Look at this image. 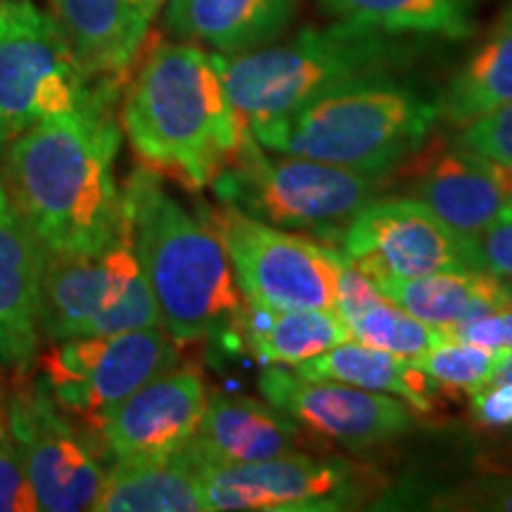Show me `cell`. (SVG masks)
<instances>
[{"label": "cell", "mask_w": 512, "mask_h": 512, "mask_svg": "<svg viewBox=\"0 0 512 512\" xmlns=\"http://www.w3.org/2000/svg\"><path fill=\"white\" fill-rule=\"evenodd\" d=\"M112 105L36 121L0 152V185L46 254H88L128 233L114 181Z\"/></svg>", "instance_id": "6da1fadb"}, {"label": "cell", "mask_w": 512, "mask_h": 512, "mask_svg": "<svg viewBox=\"0 0 512 512\" xmlns=\"http://www.w3.org/2000/svg\"><path fill=\"white\" fill-rule=\"evenodd\" d=\"M121 126L147 169L200 190L238 155L242 128L216 53L159 41L128 74Z\"/></svg>", "instance_id": "7a4b0ae2"}, {"label": "cell", "mask_w": 512, "mask_h": 512, "mask_svg": "<svg viewBox=\"0 0 512 512\" xmlns=\"http://www.w3.org/2000/svg\"><path fill=\"white\" fill-rule=\"evenodd\" d=\"M128 235L162 318L178 344L240 337L245 313L226 247L214 228L176 200L162 176L138 169L124 190Z\"/></svg>", "instance_id": "3957f363"}, {"label": "cell", "mask_w": 512, "mask_h": 512, "mask_svg": "<svg viewBox=\"0 0 512 512\" xmlns=\"http://www.w3.org/2000/svg\"><path fill=\"white\" fill-rule=\"evenodd\" d=\"M439 105L396 74L358 79L318 95L283 117L247 126L278 155L392 174L425 145Z\"/></svg>", "instance_id": "277c9868"}, {"label": "cell", "mask_w": 512, "mask_h": 512, "mask_svg": "<svg viewBox=\"0 0 512 512\" xmlns=\"http://www.w3.org/2000/svg\"><path fill=\"white\" fill-rule=\"evenodd\" d=\"M216 57L230 105L247 128L299 110L344 83L399 74L411 60V46L396 34L337 19L283 43Z\"/></svg>", "instance_id": "5b68a950"}, {"label": "cell", "mask_w": 512, "mask_h": 512, "mask_svg": "<svg viewBox=\"0 0 512 512\" xmlns=\"http://www.w3.org/2000/svg\"><path fill=\"white\" fill-rule=\"evenodd\" d=\"M387 176L292 155L271 157L245 128L238 155L211 188L221 204L268 226L342 242L358 211L377 200Z\"/></svg>", "instance_id": "8992f818"}, {"label": "cell", "mask_w": 512, "mask_h": 512, "mask_svg": "<svg viewBox=\"0 0 512 512\" xmlns=\"http://www.w3.org/2000/svg\"><path fill=\"white\" fill-rule=\"evenodd\" d=\"M119 86L91 81L50 12L0 0V152L36 121L114 105Z\"/></svg>", "instance_id": "52a82bcc"}, {"label": "cell", "mask_w": 512, "mask_h": 512, "mask_svg": "<svg viewBox=\"0 0 512 512\" xmlns=\"http://www.w3.org/2000/svg\"><path fill=\"white\" fill-rule=\"evenodd\" d=\"M202 216L226 247L245 302L275 311H335L344 261L339 249L268 226L228 204L202 207Z\"/></svg>", "instance_id": "ba28073f"}, {"label": "cell", "mask_w": 512, "mask_h": 512, "mask_svg": "<svg viewBox=\"0 0 512 512\" xmlns=\"http://www.w3.org/2000/svg\"><path fill=\"white\" fill-rule=\"evenodd\" d=\"M38 356L46 387L62 411L98 430L102 415L152 377L176 368L178 342L164 328L72 337Z\"/></svg>", "instance_id": "9c48e42d"}, {"label": "cell", "mask_w": 512, "mask_h": 512, "mask_svg": "<svg viewBox=\"0 0 512 512\" xmlns=\"http://www.w3.org/2000/svg\"><path fill=\"white\" fill-rule=\"evenodd\" d=\"M204 508L335 512L366 503L375 479L344 458H313L309 453L247 465H197Z\"/></svg>", "instance_id": "30bf717a"}, {"label": "cell", "mask_w": 512, "mask_h": 512, "mask_svg": "<svg viewBox=\"0 0 512 512\" xmlns=\"http://www.w3.org/2000/svg\"><path fill=\"white\" fill-rule=\"evenodd\" d=\"M5 411L38 508L48 512L93 510L107 472L93 448L64 418L46 382L17 387Z\"/></svg>", "instance_id": "8fae6325"}, {"label": "cell", "mask_w": 512, "mask_h": 512, "mask_svg": "<svg viewBox=\"0 0 512 512\" xmlns=\"http://www.w3.org/2000/svg\"><path fill=\"white\" fill-rule=\"evenodd\" d=\"M344 259L373 283L477 268L470 238L418 200H375L349 223ZM479 271V268H477Z\"/></svg>", "instance_id": "7c38bea8"}, {"label": "cell", "mask_w": 512, "mask_h": 512, "mask_svg": "<svg viewBox=\"0 0 512 512\" xmlns=\"http://www.w3.org/2000/svg\"><path fill=\"white\" fill-rule=\"evenodd\" d=\"M259 392L313 437L351 451L387 444L415 425L411 406L392 394L335 380H306L285 366H268L259 377Z\"/></svg>", "instance_id": "4fadbf2b"}, {"label": "cell", "mask_w": 512, "mask_h": 512, "mask_svg": "<svg viewBox=\"0 0 512 512\" xmlns=\"http://www.w3.org/2000/svg\"><path fill=\"white\" fill-rule=\"evenodd\" d=\"M207 401L200 370L176 366L112 406L98 432L117 460L174 456L195 437Z\"/></svg>", "instance_id": "5bb4252c"}, {"label": "cell", "mask_w": 512, "mask_h": 512, "mask_svg": "<svg viewBox=\"0 0 512 512\" xmlns=\"http://www.w3.org/2000/svg\"><path fill=\"white\" fill-rule=\"evenodd\" d=\"M143 273L131 235L88 254H46L41 275V335L50 342L88 337Z\"/></svg>", "instance_id": "9a60e30c"}, {"label": "cell", "mask_w": 512, "mask_h": 512, "mask_svg": "<svg viewBox=\"0 0 512 512\" xmlns=\"http://www.w3.org/2000/svg\"><path fill=\"white\" fill-rule=\"evenodd\" d=\"M411 171L413 200L425 204L448 228L472 238L508 207L510 166L496 164L458 143L418 150Z\"/></svg>", "instance_id": "2e32d148"}, {"label": "cell", "mask_w": 512, "mask_h": 512, "mask_svg": "<svg viewBox=\"0 0 512 512\" xmlns=\"http://www.w3.org/2000/svg\"><path fill=\"white\" fill-rule=\"evenodd\" d=\"M41 242L0 185V366L27 370L41 347Z\"/></svg>", "instance_id": "e0dca14e"}, {"label": "cell", "mask_w": 512, "mask_h": 512, "mask_svg": "<svg viewBox=\"0 0 512 512\" xmlns=\"http://www.w3.org/2000/svg\"><path fill=\"white\" fill-rule=\"evenodd\" d=\"M299 444L290 415L252 396H211L185 453L197 465H247L285 456Z\"/></svg>", "instance_id": "ac0fdd59"}, {"label": "cell", "mask_w": 512, "mask_h": 512, "mask_svg": "<svg viewBox=\"0 0 512 512\" xmlns=\"http://www.w3.org/2000/svg\"><path fill=\"white\" fill-rule=\"evenodd\" d=\"M297 10L299 0H166L164 29L178 41L238 55L283 36Z\"/></svg>", "instance_id": "d6986e66"}, {"label": "cell", "mask_w": 512, "mask_h": 512, "mask_svg": "<svg viewBox=\"0 0 512 512\" xmlns=\"http://www.w3.org/2000/svg\"><path fill=\"white\" fill-rule=\"evenodd\" d=\"M375 287L384 299L439 330L512 306V283L477 268L384 280Z\"/></svg>", "instance_id": "ffe728a7"}, {"label": "cell", "mask_w": 512, "mask_h": 512, "mask_svg": "<svg viewBox=\"0 0 512 512\" xmlns=\"http://www.w3.org/2000/svg\"><path fill=\"white\" fill-rule=\"evenodd\" d=\"M50 5L81 72L91 81L121 86L140 50L128 0H50Z\"/></svg>", "instance_id": "44dd1931"}, {"label": "cell", "mask_w": 512, "mask_h": 512, "mask_svg": "<svg viewBox=\"0 0 512 512\" xmlns=\"http://www.w3.org/2000/svg\"><path fill=\"white\" fill-rule=\"evenodd\" d=\"M98 512H207L200 470L185 448L164 458L117 460L95 501Z\"/></svg>", "instance_id": "7402d4cb"}, {"label": "cell", "mask_w": 512, "mask_h": 512, "mask_svg": "<svg viewBox=\"0 0 512 512\" xmlns=\"http://www.w3.org/2000/svg\"><path fill=\"white\" fill-rule=\"evenodd\" d=\"M292 370L306 380H335L370 392L392 394L420 413L432 411L434 394L439 389L411 358L387 354L354 339L306 358Z\"/></svg>", "instance_id": "603a6c76"}, {"label": "cell", "mask_w": 512, "mask_h": 512, "mask_svg": "<svg viewBox=\"0 0 512 512\" xmlns=\"http://www.w3.org/2000/svg\"><path fill=\"white\" fill-rule=\"evenodd\" d=\"M240 337L245 339L247 349L268 366H297L351 339L337 311H275L249 302H245L240 320Z\"/></svg>", "instance_id": "cb8c5ba5"}, {"label": "cell", "mask_w": 512, "mask_h": 512, "mask_svg": "<svg viewBox=\"0 0 512 512\" xmlns=\"http://www.w3.org/2000/svg\"><path fill=\"white\" fill-rule=\"evenodd\" d=\"M508 102H512V10L448 81L437 105L448 126L463 128Z\"/></svg>", "instance_id": "d4e9b609"}, {"label": "cell", "mask_w": 512, "mask_h": 512, "mask_svg": "<svg viewBox=\"0 0 512 512\" xmlns=\"http://www.w3.org/2000/svg\"><path fill=\"white\" fill-rule=\"evenodd\" d=\"M318 5L339 22L396 36L460 41L475 31V0H318Z\"/></svg>", "instance_id": "484cf974"}, {"label": "cell", "mask_w": 512, "mask_h": 512, "mask_svg": "<svg viewBox=\"0 0 512 512\" xmlns=\"http://www.w3.org/2000/svg\"><path fill=\"white\" fill-rule=\"evenodd\" d=\"M344 325L349 328L354 342L401 358H411V361L446 337L439 328H432V325L413 318L411 313L399 309L389 299L344 318Z\"/></svg>", "instance_id": "4316f807"}, {"label": "cell", "mask_w": 512, "mask_h": 512, "mask_svg": "<svg viewBox=\"0 0 512 512\" xmlns=\"http://www.w3.org/2000/svg\"><path fill=\"white\" fill-rule=\"evenodd\" d=\"M501 356L503 351H491L444 337L430 351L415 358V366L439 389L470 396L494 380Z\"/></svg>", "instance_id": "83f0119b"}, {"label": "cell", "mask_w": 512, "mask_h": 512, "mask_svg": "<svg viewBox=\"0 0 512 512\" xmlns=\"http://www.w3.org/2000/svg\"><path fill=\"white\" fill-rule=\"evenodd\" d=\"M432 510L512 512V475H486L432 498Z\"/></svg>", "instance_id": "f1b7e54d"}, {"label": "cell", "mask_w": 512, "mask_h": 512, "mask_svg": "<svg viewBox=\"0 0 512 512\" xmlns=\"http://www.w3.org/2000/svg\"><path fill=\"white\" fill-rule=\"evenodd\" d=\"M453 143L463 145L496 164L512 166V102L472 121L470 126L460 128Z\"/></svg>", "instance_id": "f546056e"}, {"label": "cell", "mask_w": 512, "mask_h": 512, "mask_svg": "<svg viewBox=\"0 0 512 512\" xmlns=\"http://www.w3.org/2000/svg\"><path fill=\"white\" fill-rule=\"evenodd\" d=\"M472 254L479 271H489L512 283V209L505 207L501 216L470 238Z\"/></svg>", "instance_id": "4dcf8cb0"}, {"label": "cell", "mask_w": 512, "mask_h": 512, "mask_svg": "<svg viewBox=\"0 0 512 512\" xmlns=\"http://www.w3.org/2000/svg\"><path fill=\"white\" fill-rule=\"evenodd\" d=\"M448 339H458V342L477 344V347L491 351H510L512 349V306L508 309H498L479 316L467 323L451 325V328L441 330Z\"/></svg>", "instance_id": "1f68e13d"}, {"label": "cell", "mask_w": 512, "mask_h": 512, "mask_svg": "<svg viewBox=\"0 0 512 512\" xmlns=\"http://www.w3.org/2000/svg\"><path fill=\"white\" fill-rule=\"evenodd\" d=\"M470 418L482 430L512 427V384L489 382L470 394Z\"/></svg>", "instance_id": "d6a6232c"}, {"label": "cell", "mask_w": 512, "mask_h": 512, "mask_svg": "<svg viewBox=\"0 0 512 512\" xmlns=\"http://www.w3.org/2000/svg\"><path fill=\"white\" fill-rule=\"evenodd\" d=\"M380 302H384V297L375 287L373 280L366 278L358 268H354L347 259H344L337 275V316L344 320Z\"/></svg>", "instance_id": "836d02e7"}, {"label": "cell", "mask_w": 512, "mask_h": 512, "mask_svg": "<svg viewBox=\"0 0 512 512\" xmlns=\"http://www.w3.org/2000/svg\"><path fill=\"white\" fill-rule=\"evenodd\" d=\"M166 5V0H128V10H131V29L133 38L140 48H143L150 24L155 22L157 12Z\"/></svg>", "instance_id": "e575fe53"}, {"label": "cell", "mask_w": 512, "mask_h": 512, "mask_svg": "<svg viewBox=\"0 0 512 512\" xmlns=\"http://www.w3.org/2000/svg\"><path fill=\"white\" fill-rule=\"evenodd\" d=\"M491 382H508L512 384V349L503 351L501 361H498V368L494 373V380Z\"/></svg>", "instance_id": "d590c367"}, {"label": "cell", "mask_w": 512, "mask_h": 512, "mask_svg": "<svg viewBox=\"0 0 512 512\" xmlns=\"http://www.w3.org/2000/svg\"><path fill=\"white\" fill-rule=\"evenodd\" d=\"M512 169V166H510ZM508 207L512 209V176H510V190H508Z\"/></svg>", "instance_id": "8d00e7d4"}, {"label": "cell", "mask_w": 512, "mask_h": 512, "mask_svg": "<svg viewBox=\"0 0 512 512\" xmlns=\"http://www.w3.org/2000/svg\"><path fill=\"white\" fill-rule=\"evenodd\" d=\"M508 448H512V434H510V439H508Z\"/></svg>", "instance_id": "74e56055"}]
</instances>
